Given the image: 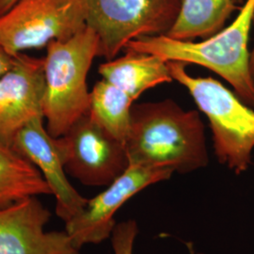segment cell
Segmentation results:
<instances>
[{"mask_svg": "<svg viewBox=\"0 0 254 254\" xmlns=\"http://www.w3.org/2000/svg\"><path fill=\"white\" fill-rule=\"evenodd\" d=\"M126 144L134 165L189 173L208 164L199 112L185 110L170 99L133 105Z\"/></svg>", "mask_w": 254, "mask_h": 254, "instance_id": "cell-1", "label": "cell"}, {"mask_svg": "<svg viewBox=\"0 0 254 254\" xmlns=\"http://www.w3.org/2000/svg\"><path fill=\"white\" fill-rule=\"evenodd\" d=\"M254 20V0H245L229 26L201 42L179 41L167 35L146 36L129 42L125 49L156 55L167 62L205 67L229 82L247 105L254 107V78L249 50Z\"/></svg>", "mask_w": 254, "mask_h": 254, "instance_id": "cell-2", "label": "cell"}, {"mask_svg": "<svg viewBox=\"0 0 254 254\" xmlns=\"http://www.w3.org/2000/svg\"><path fill=\"white\" fill-rule=\"evenodd\" d=\"M96 57L99 39L88 26L72 38L54 41L46 47L43 112L51 136H64L89 112L91 91L87 77Z\"/></svg>", "mask_w": 254, "mask_h": 254, "instance_id": "cell-3", "label": "cell"}, {"mask_svg": "<svg viewBox=\"0 0 254 254\" xmlns=\"http://www.w3.org/2000/svg\"><path fill=\"white\" fill-rule=\"evenodd\" d=\"M168 64L173 80L190 91L208 119L218 161L236 174L246 172L254 149V109L218 80L193 76L179 62Z\"/></svg>", "mask_w": 254, "mask_h": 254, "instance_id": "cell-4", "label": "cell"}, {"mask_svg": "<svg viewBox=\"0 0 254 254\" xmlns=\"http://www.w3.org/2000/svg\"><path fill=\"white\" fill-rule=\"evenodd\" d=\"M87 26L99 39V57L115 59L133 40L167 35L182 0H81Z\"/></svg>", "mask_w": 254, "mask_h": 254, "instance_id": "cell-5", "label": "cell"}, {"mask_svg": "<svg viewBox=\"0 0 254 254\" xmlns=\"http://www.w3.org/2000/svg\"><path fill=\"white\" fill-rule=\"evenodd\" d=\"M86 27L81 0H18L0 15V45L15 57L66 41Z\"/></svg>", "mask_w": 254, "mask_h": 254, "instance_id": "cell-6", "label": "cell"}, {"mask_svg": "<svg viewBox=\"0 0 254 254\" xmlns=\"http://www.w3.org/2000/svg\"><path fill=\"white\" fill-rule=\"evenodd\" d=\"M65 172L87 187H108L130 166L127 145L88 112L57 137Z\"/></svg>", "mask_w": 254, "mask_h": 254, "instance_id": "cell-7", "label": "cell"}, {"mask_svg": "<svg viewBox=\"0 0 254 254\" xmlns=\"http://www.w3.org/2000/svg\"><path fill=\"white\" fill-rule=\"evenodd\" d=\"M174 172L130 164L127 171L94 198L74 218L65 222V231L81 250L87 244H99L110 238L116 226L115 215L136 193L158 182L169 180Z\"/></svg>", "mask_w": 254, "mask_h": 254, "instance_id": "cell-8", "label": "cell"}, {"mask_svg": "<svg viewBox=\"0 0 254 254\" xmlns=\"http://www.w3.org/2000/svg\"><path fill=\"white\" fill-rule=\"evenodd\" d=\"M51 213L29 197L0 210V254H82L64 231H46Z\"/></svg>", "mask_w": 254, "mask_h": 254, "instance_id": "cell-9", "label": "cell"}, {"mask_svg": "<svg viewBox=\"0 0 254 254\" xmlns=\"http://www.w3.org/2000/svg\"><path fill=\"white\" fill-rule=\"evenodd\" d=\"M44 59L15 56L13 66L0 78V144L11 147L19 131L44 117Z\"/></svg>", "mask_w": 254, "mask_h": 254, "instance_id": "cell-10", "label": "cell"}, {"mask_svg": "<svg viewBox=\"0 0 254 254\" xmlns=\"http://www.w3.org/2000/svg\"><path fill=\"white\" fill-rule=\"evenodd\" d=\"M44 122V117L30 121L17 133L11 147L42 173L56 198L57 216L67 222L81 212L88 199L68 180L57 137L48 133Z\"/></svg>", "mask_w": 254, "mask_h": 254, "instance_id": "cell-11", "label": "cell"}, {"mask_svg": "<svg viewBox=\"0 0 254 254\" xmlns=\"http://www.w3.org/2000/svg\"><path fill=\"white\" fill-rule=\"evenodd\" d=\"M125 50L124 56L101 64L98 72L103 79L127 92L134 101L147 90L173 81L169 64L163 58Z\"/></svg>", "mask_w": 254, "mask_h": 254, "instance_id": "cell-12", "label": "cell"}, {"mask_svg": "<svg viewBox=\"0 0 254 254\" xmlns=\"http://www.w3.org/2000/svg\"><path fill=\"white\" fill-rule=\"evenodd\" d=\"M41 195L52 192L40 171L12 147L0 144V210Z\"/></svg>", "mask_w": 254, "mask_h": 254, "instance_id": "cell-13", "label": "cell"}, {"mask_svg": "<svg viewBox=\"0 0 254 254\" xmlns=\"http://www.w3.org/2000/svg\"><path fill=\"white\" fill-rule=\"evenodd\" d=\"M236 9L234 0H182L179 14L167 36L179 41L214 36Z\"/></svg>", "mask_w": 254, "mask_h": 254, "instance_id": "cell-14", "label": "cell"}, {"mask_svg": "<svg viewBox=\"0 0 254 254\" xmlns=\"http://www.w3.org/2000/svg\"><path fill=\"white\" fill-rule=\"evenodd\" d=\"M133 103L127 92L102 78L91 91L89 113L112 136L127 143Z\"/></svg>", "mask_w": 254, "mask_h": 254, "instance_id": "cell-15", "label": "cell"}, {"mask_svg": "<svg viewBox=\"0 0 254 254\" xmlns=\"http://www.w3.org/2000/svg\"><path fill=\"white\" fill-rule=\"evenodd\" d=\"M137 233V224L133 219L116 224L110 236L113 254H133Z\"/></svg>", "mask_w": 254, "mask_h": 254, "instance_id": "cell-16", "label": "cell"}, {"mask_svg": "<svg viewBox=\"0 0 254 254\" xmlns=\"http://www.w3.org/2000/svg\"><path fill=\"white\" fill-rule=\"evenodd\" d=\"M15 57L9 55L0 45V78L13 66Z\"/></svg>", "mask_w": 254, "mask_h": 254, "instance_id": "cell-17", "label": "cell"}, {"mask_svg": "<svg viewBox=\"0 0 254 254\" xmlns=\"http://www.w3.org/2000/svg\"><path fill=\"white\" fill-rule=\"evenodd\" d=\"M18 0H0V15L7 12Z\"/></svg>", "mask_w": 254, "mask_h": 254, "instance_id": "cell-18", "label": "cell"}, {"mask_svg": "<svg viewBox=\"0 0 254 254\" xmlns=\"http://www.w3.org/2000/svg\"><path fill=\"white\" fill-rule=\"evenodd\" d=\"M250 66H251V72L253 74V77L254 78V46L251 51V59H250Z\"/></svg>", "mask_w": 254, "mask_h": 254, "instance_id": "cell-19", "label": "cell"}, {"mask_svg": "<svg viewBox=\"0 0 254 254\" xmlns=\"http://www.w3.org/2000/svg\"><path fill=\"white\" fill-rule=\"evenodd\" d=\"M237 1H238V2H244L245 0H237Z\"/></svg>", "mask_w": 254, "mask_h": 254, "instance_id": "cell-20", "label": "cell"}]
</instances>
